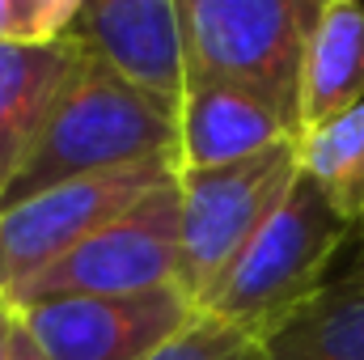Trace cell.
Segmentation results:
<instances>
[{
  "label": "cell",
  "mask_w": 364,
  "mask_h": 360,
  "mask_svg": "<svg viewBox=\"0 0 364 360\" xmlns=\"http://www.w3.org/2000/svg\"><path fill=\"white\" fill-rule=\"evenodd\" d=\"M144 162L178 166V119L132 81H123L97 55H81L60 93L43 136L34 140L21 174L0 195V208L21 203L47 186L127 170Z\"/></svg>",
  "instance_id": "6da1fadb"
},
{
  "label": "cell",
  "mask_w": 364,
  "mask_h": 360,
  "mask_svg": "<svg viewBox=\"0 0 364 360\" xmlns=\"http://www.w3.org/2000/svg\"><path fill=\"white\" fill-rule=\"evenodd\" d=\"M186 90L216 85L259 97L301 136V68L326 0H174Z\"/></svg>",
  "instance_id": "7a4b0ae2"
},
{
  "label": "cell",
  "mask_w": 364,
  "mask_h": 360,
  "mask_svg": "<svg viewBox=\"0 0 364 360\" xmlns=\"http://www.w3.org/2000/svg\"><path fill=\"white\" fill-rule=\"evenodd\" d=\"M356 229L326 203V195L296 174L292 191L255 233L242 259L203 301V314L272 344L331 280V263Z\"/></svg>",
  "instance_id": "3957f363"
},
{
  "label": "cell",
  "mask_w": 364,
  "mask_h": 360,
  "mask_svg": "<svg viewBox=\"0 0 364 360\" xmlns=\"http://www.w3.org/2000/svg\"><path fill=\"white\" fill-rule=\"evenodd\" d=\"M296 174V140H284L229 166L178 174V288L195 301V309H203L212 288L229 275L242 250L255 242V233L272 221Z\"/></svg>",
  "instance_id": "277c9868"
},
{
  "label": "cell",
  "mask_w": 364,
  "mask_h": 360,
  "mask_svg": "<svg viewBox=\"0 0 364 360\" xmlns=\"http://www.w3.org/2000/svg\"><path fill=\"white\" fill-rule=\"evenodd\" d=\"M182 203L178 174L153 186L110 225L90 233L64 259L43 268L30 284H21L9 301L34 305L55 297H119V292H149L178 284V238Z\"/></svg>",
  "instance_id": "5b68a950"
},
{
  "label": "cell",
  "mask_w": 364,
  "mask_h": 360,
  "mask_svg": "<svg viewBox=\"0 0 364 360\" xmlns=\"http://www.w3.org/2000/svg\"><path fill=\"white\" fill-rule=\"evenodd\" d=\"M174 162H144L127 170H106L90 179L47 186L21 203L0 208V297H13L43 268L64 259L90 233L110 225L153 186L174 179Z\"/></svg>",
  "instance_id": "8992f818"
},
{
  "label": "cell",
  "mask_w": 364,
  "mask_h": 360,
  "mask_svg": "<svg viewBox=\"0 0 364 360\" xmlns=\"http://www.w3.org/2000/svg\"><path fill=\"white\" fill-rule=\"evenodd\" d=\"M195 314V301L178 284L17 305L26 335L47 360H153Z\"/></svg>",
  "instance_id": "52a82bcc"
},
{
  "label": "cell",
  "mask_w": 364,
  "mask_h": 360,
  "mask_svg": "<svg viewBox=\"0 0 364 360\" xmlns=\"http://www.w3.org/2000/svg\"><path fill=\"white\" fill-rule=\"evenodd\" d=\"M68 34L178 119L186 97V55L174 0H81Z\"/></svg>",
  "instance_id": "ba28073f"
},
{
  "label": "cell",
  "mask_w": 364,
  "mask_h": 360,
  "mask_svg": "<svg viewBox=\"0 0 364 360\" xmlns=\"http://www.w3.org/2000/svg\"><path fill=\"white\" fill-rule=\"evenodd\" d=\"M85 47L64 34L55 43H0V195L21 174Z\"/></svg>",
  "instance_id": "9c48e42d"
},
{
  "label": "cell",
  "mask_w": 364,
  "mask_h": 360,
  "mask_svg": "<svg viewBox=\"0 0 364 360\" xmlns=\"http://www.w3.org/2000/svg\"><path fill=\"white\" fill-rule=\"evenodd\" d=\"M284 140H296L292 127L250 93L191 85L178 106V174L229 166Z\"/></svg>",
  "instance_id": "30bf717a"
},
{
  "label": "cell",
  "mask_w": 364,
  "mask_h": 360,
  "mask_svg": "<svg viewBox=\"0 0 364 360\" xmlns=\"http://www.w3.org/2000/svg\"><path fill=\"white\" fill-rule=\"evenodd\" d=\"M364 102V0H326L301 68V132Z\"/></svg>",
  "instance_id": "8fae6325"
},
{
  "label": "cell",
  "mask_w": 364,
  "mask_h": 360,
  "mask_svg": "<svg viewBox=\"0 0 364 360\" xmlns=\"http://www.w3.org/2000/svg\"><path fill=\"white\" fill-rule=\"evenodd\" d=\"M267 360H364V263L331 280L272 335Z\"/></svg>",
  "instance_id": "7c38bea8"
},
{
  "label": "cell",
  "mask_w": 364,
  "mask_h": 360,
  "mask_svg": "<svg viewBox=\"0 0 364 360\" xmlns=\"http://www.w3.org/2000/svg\"><path fill=\"white\" fill-rule=\"evenodd\" d=\"M296 166L352 229H364V102L301 132Z\"/></svg>",
  "instance_id": "4fadbf2b"
},
{
  "label": "cell",
  "mask_w": 364,
  "mask_h": 360,
  "mask_svg": "<svg viewBox=\"0 0 364 360\" xmlns=\"http://www.w3.org/2000/svg\"><path fill=\"white\" fill-rule=\"evenodd\" d=\"M153 360H267V344L199 309Z\"/></svg>",
  "instance_id": "5bb4252c"
},
{
  "label": "cell",
  "mask_w": 364,
  "mask_h": 360,
  "mask_svg": "<svg viewBox=\"0 0 364 360\" xmlns=\"http://www.w3.org/2000/svg\"><path fill=\"white\" fill-rule=\"evenodd\" d=\"M81 0H9L13 43H55L73 30Z\"/></svg>",
  "instance_id": "9a60e30c"
},
{
  "label": "cell",
  "mask_w": 364,
  "mask_h": 360,
  "mask_svg": "<svg viewBox=\"0 0 364 360\" xmlns=\"http://www.w3.org/2000/svg\"><path fill=\"white\" fill-rule=\"evenodd\" d=\"M13 335H17V305L0 297V360H13Z\"/></svg>",
  "instance_id": "2e32d148"
},
{
  "label": "cell",
  "mask_w": 364,
  "mask_h": 360,
  "mask_svg": "<svg viewBox=\"0 0 364 360\" xmlns=\"http://www.w3.org/2000/svg\"><path fill=\"white\" fill-rule=\"evenodd\" d=\"M13 360H47L38 348H34V339L26 335V327H21V318H17V335H13Z\"/></svg>",
  "instance_id": "e0dca14e"
},
{
  "label": "cell",
  "mask_w": 364,
  "mask_h": 360,
  "mask_svg": "<svg viewBox=\"0 0 364 360\" xmlns=\"http://www.w3.org/2000/svg\"><path fill=\"white\" fill-rule=\"evenodd\" d=\"M0 43H13V21H9V0H0Z\"/></svg>",
  "instance_id": "ac0fdd59"
}]
</instances>
